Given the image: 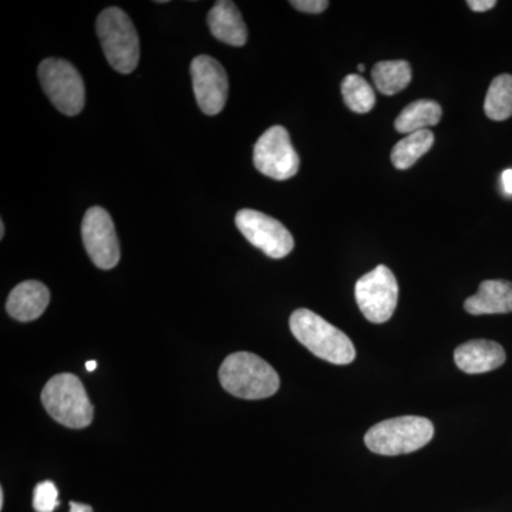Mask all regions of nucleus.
<instances>
[{"label":"nucleus","mask_w":512,"mask_h":512,"mask_svg":"<svg viewBox=\"0 0 512 512\" xmlns=\"http://www.w3.org/2000/svg\"><path fill=\"white\" fill-rule=\"evenodd\" d=\"M254 164L259 173L272 180L285 181L298 174L301 160L285 127L268 128L258 138L254 147Z\"/></svg>","instance_id":"6e6552de"},{"label":"nucleus","mask_w":512,"mask_h":512,"mask_svg":"<svg viewBox=\"0 0 512 512\" xmlns=\"http://www.w3.org/2000/svg\"><path fill=\"white\" fill-rule=\"evenodd\" d=\"M289 326L293 336L319 359L333 365H349L355 360L356 349L349 336L318 313L298 309L292 313Z\"/></svg>","instance_id":"f257e3e1"},{"label":"nucleus","mask_w":512,"mask_h":512,"mask_svg":"<svg viewBox=\"0 0 512 512\" xmlns=\"http://www.w3.org/2000/svg\"><path fill=\"white\" fill-rule=\"evenodd\" d=\"M470 315H500L512 312V282L490 279L481 282L476 295L464 302Z\"/></svg>","instance_id":"4468645a"},{"label":"nucleus","mask_w":512,"mask_h":512,"mask_svg":"<svg viewBox=\"0 0 512 512\" xmlns=\"http://www.w3.org/2000/svg\"><path fill=\"white\" fill-rule=\"evenodd\" d=\"M96 28L110 66L121 74L134 72L140 60V39L130 16L120 8L103 10Z\"/></svg>","instance_id":"39448f33"},{"label":"nucleus","mask_w":512,"mask_h":512,"mask_svg":"<svg viewBox=\"0 0 512 512\" xmlns=\"http://www.w3.org/2000/svg\"><path fill=\"white\" fill-rule=\"evenodd\" d=\"M86 369H87V372H94V370L97 369L96 360H89V362L86 363Z\"/></svg>","instance_id":"a878e982"},{"label":"nucleus","mask_w":512,"mask_h":512,"mask_svg":"<svg viewBox=\"0 0 512 512\" xmlns=\"http://www.w3.org/2000/svg\"><path fill=\"white\" fill-rule=\"evenodd\" d=\"M5 237V222L0 221V238Z\"/></svg>","instance_id":"cd10ccee"},{"label":"nucleus","mask_w":512,"mask_h":512,"mask_svg":"<svg viewBox=\"0 0 512 512\" xmlns=\"http://www.w3.org/2000/svg\"><path fill=\"white\" fill-rule=\"evenodd\" d=\"M208 25L215 39L231 46H244L248 40L247 25L235 3L220 0L208 13Z\"/></svg>","instance_id":"2eb2a0df"},{"label":"nucleus","mask_w":512,"mask_h":512,"mask_svg":"<svg viewBox=\"0 0 512 512\" xmlns=\"http://www.w3.org/2000/svg\"><path fill=\"white\" fill-rule=\"evenodd\" d=\"M220 382L229 394L247 400L268 399L281 386L274 367L249 352L234 353L224 360Z\"/></svg>","instance_id":"f03ea898"},{"label":"nucleus","mask_w":512,"mask_h":512,"mask_svg":"<svg viewBox=\"0 0 512 512\" xmlns=\"http://www.w3.org/2000/svg\"><path fill=\"white\" fill-rule=\"evenodd\" d=\"M70 512H93V508L87 504L70 503Z\"/></svg>","instance_id":"393cba45"},{"label":"nucleus","mask_w":512,"mask_h":512,"mask_svg":"<svg viewBox=\"0 0 512 512\" xmlns=\"http://www.w3.org/2000/svg\"><path fill=\"white\" fill-rule=\"evenodd\" d=\"M434 144V134L430 130L416 131L400 140L392 150V163L397 170L413 167L424 154L429 153Z\"/></svg>","instance_id":"a211bd4d"},{"label":"nucleus","mask_w":512,"mask_h":512,"mask_svg":"<svg viewBox=\"0 0 512 512\" xmlns=\"http://www.w3.org/2000/svg\"><path fill=\"white\" fill-rule=\"evenodd\" d=\"M485 116L490 120L504 121L512 116V76L500 74L490 84L484 101Z\"/></svg>","instance_id":"6ab92c4d"},{"label":"nucleus","mask_w":512,"mask_h":512,"mask_svg":"<svg viewBox=\"0 0 512 512\" xmlns=\"http://www.w3.org/2000/svg\"><path fill=\"white\" fill-rule=\"evenodd\" d=\"M357 306L369 322H387L392 318L399 299L396 276L387 266L379 265L356 282Z\"/></svg>","instance_id":"0eeeda50"},{"label":"nucleus","mask_w":512,"mask_h":512,"mask_svg":"<svg viewBox=\"0 0 512 512\" xmlns=\"http://www.w3.org/2000/svg\"><path fill=\"white\" fill-rule=\"evenodd\" d=\"M376 89L384 96L403 92L412 82V67L406 60H386L376 63L372 70Z\"/></svg>","instance_id":"f3484780"},{"label":"nucleus","mask_w":512,"mask_h":512,"mask_svg":"<svg viewBox=\"0 0 512 512\" xmlns=\"http://www.w3.org/2000/svg\"><path fill=\"white\" fill-rule=\"evenodd\" d=\"M501 181H503L504 191L512 195V170H505Z\"/></svg>","instance_id":"b1692460"},{"label":"nucleus","mask_w":512,"mask_h":512,"mask_svg":"<svg viewBox=\"0 0 512 512\" xmlns=\"http://www.w3.org/2000/svg\"><path fill=\"white\" fill-rule=\"evenodd\" d=\"M50 302L46 285L37 281H25L10 292L6 309L19 322H32L43 315Z\"/></svg>","instance_id":"ddd939ff"},{"label":"nucleus","mask_w":512,"mask_h":512,"mask_svg":"<svg viewBox=\"0 0 512 512\" xmlns=\"http://www.w3.org/2000/svg\"><path fill=\"white\" fill-rule=\"evenodd\" d=\"M46 412L69 429H86L93 421L94 409L79 377L62 373L52 377L42 392Z\"/></svg>","instance_id":"20e7f679"},{"label":"nucleus","mask_w":512,"mask_h":512,"mask_svg":"<svg viewBox=\"0 0 512 512\" xmlns=\"http://www.w3.org/2000/svg\"><path fill=\"white\" fill-rule=\"evenodd\" d=\"M433 436V423L426 417L402 416L370 427L365 434V444L380 456H400L427 446Z\"/></svg>","instance_id":"7ed1b4c3"},{"label":"nucleus","mask_w":512,"mask_h":512,"mask_svg":"<svg viewBox=\"0 0 512 512\" xmlns=\"http://www.w3.org/2000/svg\"><path fill=\"white\" fill-rule=\"evenodd\" d=\"M441 116H443V110L437 101L427 99L413 101L397 116L394 128L399 133L409 136L416 131L429 130V127L437 126Z\"/></svg>","instance_id":"dca6fc26"},{"label":"nucleus","mask_w":512,"mask_h":512,"mask_svg":"<svg viewBox=\"0 0 512 512\" xmlns=\"http://www.w3.org/2000/svg\"><path fill=\"white\" fill-rule=\"evenodd\" d=\"M192 89L202 113L215 116L228 99V76L222 64L211 56H198L191 63Z\"/></svg>","instance_id":"9b49d317"},{"label":"nucleus","mask_w":512,"mask_h":512,"mask_svg":"<svg viewBox=\"0 0 512 512\" xmlns=\"http://www.w3.org/2000/svg\"><path fill=\"white\" fill-rule=\"evenodd\" d=\"M467 5L474 12L483 13L494 9L497 6V2L495 0H468Z\"/></svg>","instance_id":"5701e85b"},{"label":"nucleus","mask_w":512,"mask_h":512,"mask_svg":"<svg viewBox=\"0 0 512 512\" xmlns=\"http://www.w3.org/2000/svg\"><path fill=\"white\" fill-rule=\"evenodd\" d=\"M43 92L60 113L77 116L86 103V89L80 73L72 63L62 59H46L39 66Z\"/></svg>","instance_id":"423d86ee"},{"label":"nucleus","mask_w":512,"mask_h":512,"mask_svg":"<svg viewBox=\"0 0 512 512\" xmlns=\"http://www.w3.org/2000/svg\"><path fill=\"white\" fill-rule=\"evenodd\" d=\"M357 70H359V72H365L366 67L363 66V64H359V66H357Z\"/></svg>","instance_id":"c85d7f7f"},{"label":"nucleus","mask_w":512,"mask_h":512,"mask_svg":"<svg viewBox=\"0 0 512 512\" xmlns=\"http://www.w3.org/2000/svg\"><path fill=\"white\" fill-rule=\"evenodd\" d=\"M342 94L346 106L355 113H369L375 107V90L359 74H349L343 79Z\"/></svg>","instance_id":"aec40b11"},{"label":"nucleus","mask_w":512,"mask_h":512,"mask_svg":"<svg viewBox=\"0 0 512 512\" xmlns=\"http://www.w3.org/2000/svg\"><path fill=\"white\" fill-rule=\"evenodd\" d=\"M3 505H5V493H3V488L0 490V510H3Z\"/></svg>","instance_id":"bb28decb"},{"label":"nucleus","mask_w":512,"mask_h":512,"mask_svg":"<svg viewBox=\"0 0 512 512\" xmlns=\"http://www.w3.org/2000/svg\"><path fill=\"white\" fill-rule=\"evenodd\" d=\"M84 248L97 268L109 271L120 262V242L109 212L92 207L84 214L82 224Z\"/></svg>","instance_id":"9d476101"},{"label":"nucleus","mask_w":512,"mask_h":512,"mask_svg":"<svg viewBox=\"0 0 512 512\" xmlns=\"http://www.w3.org/2000/svg\"><path fill=\"white\" fill-rule=\"evenodd\" d=\"M59 504V491L52 481H43L36 485L33 493V507L36 512H53Z\"/></svg>","instance_id":"412c9836"},{"label":"nucleus","mask_w":512,"mask_h":512,"mask_svg":"<svg viewBox=\"0 0 512 512\" xmlns=\"http://www.w3.org/2000/svg\"><path fill=\"white\" fill-rule=\"evenodd\" d=\"M507 360L505 350L494 340L476 339L463 343L454 352V362L467 375L493 372Z\"/></svg>","instance_id":"f8f14e48"},{"label":"nucleus","mask_w":512,"mask_h":512,"mask_svg":"<svg viewBox=\"0 0 512 512\" xmlns=\"http://www.w3.org/2000/svg\"><path fill=\"white\" fill-rule=\"evenodd\" d=\"M235 224L241 234L269 258H285L295 248L292 234L285 225L264 212L245 208L238 211Z\"/></svg>","instance_id":"1a4fd4ad"},{"label":"nucleus","mask_w":512,"mask_h":512,"mask_svg":"<svg viewBox=\"0 0 512 512\" xmlns=\"http://www.w3.org/2000/svg\"><path fill=\"white\" fill-rule=\"evenodd\" d=\"M291 5L293 8L301 10V12L312 13V15H319L328 9V0H292Z\"/></svg>","instance_id":"4be33fe9"}]
</instances>
